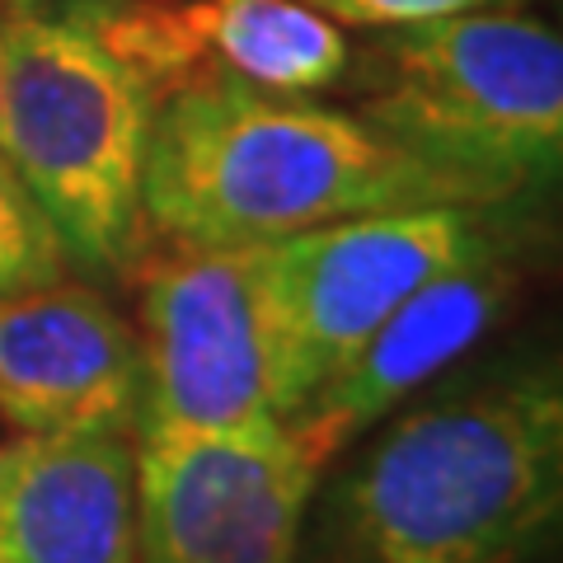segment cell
<instances>
[{
  "label": "cell",
  "mask_w": 563,
  "mask_h": 563,
  "mask_svg": "<svg viewBox=\"0 0 563 563\" xmlns=\"http://www.w3.org/2000/svg\"><path fill=\"white\" fill-rule=\"evenodd\" d=\"M70 250L29 184L0 155V296L33 291L66 277Z\"/></svg>",
  "instance_id": "12"
},
{
  "label": "cell",
  "mask_w": 563,
  "mask_h": 563,
  "mask_svg": "<svg viewBox=\"0 0 563 563\" xmlns=\"http://www.w3.org/2000/svg\"><path fill=\"white\" fill-rule=\"evenodd\" d=\"M136 455L122 432H20L0 446V563H132Z\"/></svg>",
  "instance_id": "10"
},
{
  "label": "cell",
  "mask_w": 563,
  "mask_h": 563,
  "mask_svg": "<svg viewBox=\"0 0 563 563\" xmlns=\"http://www.w3.org/2000/svg\"><path fill=\"white\" fill-rule=\"evenodd\" d=\"M141 404V339L103 296L66 277L0 296V418L14 432H128Z\"/></svg>",
  "instance_id": "8"
},
{
  "label": "cell",
  "mask_w": 563,
  "mask_h": 563,
  "mask_svg": "<svg viewBox=\"0 0 563 563\" xmlns=\"http://www.w3.org/2000/svg\"><path fill=\"white\" fill-rule=\"evenodd\" d=\"M498 244L479 207L372 211L263 244L282 418L301 409L422 282Z\"/></svg>",
  "instance_id": "5"
},
{
  "label": "cell",
  "mask_w": 563,
  "mask_h": 563,
  "mask_svg": "<svg viewBox=\"0 0 563 563\" xmlns=\"http://www.w3.org/2000/svg\"><path fill=\"white\" fill-rule=\"evenodd\" d=\"M362 118L507 202L563 155V43L512 10L399 24L372 47Z\"/></svg>",
  "instance_id": "4"
},
{
  "label": "cell",
  "mask_w": 563,
  "mask_h": 563,
  "mask_svg": "<svg viewBox=\"0 0 563 563\" xmlns=\"http://www.w3.org/2000/svg\"><path fill=\"white\" fill-rule=\"evenodd\" d=\"M141 563H291L320 465L282 418L141 428Z\"/></svg>",
  "instance_id": "7"
},
{
  "label": "cell",
  "mask_w": 563,
  "mask_h": 563,
  "mask_svg": "<svg viewBox=\"0 0 563 563\" xmlns=\"http://www.w3.org/2000/svg\"><path fill=\"white\" fill-rule=\"evenodd\" d=\"M192 24L217 80L314 95L347 70L343 29L306 0H192Z\"/></svg>",
  "instance_id": "11"
},
{
  "label": "cell",
  "mask_w": 563,
  "mask_h": 563,
  "mask_svg": "<svg viewBox=\"0 0 563 563\" xmlns=\"http://www.w3.org/2000/svg\"><path fill=\"white\" fill-rule=\"evenodd\" d=\"M141 207L174 244H273L372 211L498 207V198L376 122L225 76L155 109Z\"/></svg>",
  "instance_id": "1"
},
{
  "label": "cell",
  "mask_w": 563,
  "mask_h": 563,
  "mask_svg": "<svg viewBox=\"0 0 563 563\" xmlns=\"http://www.w3.org/2000/svg\"><path fill=\"white\" fill-rule=\"evenodd\" d=\"M0 103H5V47H0Z\"/></svg>",
  "instance_id": "15"
},
{
  "label": "cell",
  "mask_w": 563,
  "mask_h": 563,
  "mask_svg": "<svg viewBox=\"0 0 563 563\" xmlns=\"http://www.w3.org/2000/svg\"><path fill=\"white\" fill-rule=\"evenodd\" d=\"M5 5H10V10H38L43 0H5Z\"/></svg>",
  "instance_id": "14"
},
{
  "label": "cell",
  "mask_w": 563,
  "mask_h": 563,
  "mask_svg": "<svg viewBox=\"0 0 563 563\" xmlns=\"http://www.w3.org/2000/svg\"><path fill=\"white\" fill-rule=\"evenodd\" d=\"M0 155L99 273L132 268L146 235V146L155 99L118 57L62 14L14 10L0 29Z\"/></svg>",
  "instance_id": "3"
},
{
  "label": "cell",
  "mask_w": 563,
  "mask_h": 563,
  "mask_svg": "<svg viewBox=\"0 0 563 563\" xmlns=\"http://www.w3.org/2000/svg\"><path fill=\"white\" fill-rule=\"evenodd\" d=\"M333 24L357 29H399L422 20H446V14H474V10H517L531 0H306Z\"/></svg>",
  "instance_id": "13"
},
{
  "label": "cell",
  "mask_w": 563,
  "mask_h": 563,
  "mask_svg": "<svg viewBox=\"0 0 563 563\" xmlns=\"http://www.w3.org/2000/svg\"><path fill=\"white\" fill-rule=\"evenodd\" d=\"M512 291L517 273L503 244L437 273L404 306H395L390 320L282 422L324 470L352 437L380 422L404 395H413L418 385L442 376L455 357H465L503 320Z\"/></svg>",
  "instance_id": "9"
},
{
  "label": "cell",
  "mask_w": 563,
  "mask_h": 563,
  "mask_svg": "<svg viewBox=\"0 0 563 563\" xmlns=\"http://www.w3.org/2000/svg\"><path fill=\"white\" fill-rule=\"evenodd\" d=\"M141 428L282 418L263 244H174L141 277Z\"/></svg>",
  "instance_id": "6"
},
{
  "label": "cell",
  "mask_w": 563,
  "mask_h": 563,
  "mask_svg": "<svg viewBox=\"0 0 563 563\" xmlns=\"http://www.w3.org/2000/svg\"><path fill=\"white\" fill-rule=\"evenodd\" d=\"M563 498L554 372H521L399 418L339 493L357 563H521Z\"/></svg>",
  "instance_id": "2"
}]
</instances>
